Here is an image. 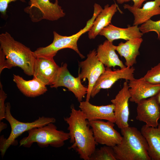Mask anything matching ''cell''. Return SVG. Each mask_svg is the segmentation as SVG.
I'll list each match as a JSON object with an SVG mask.
<instances>
[{
  "label": "cell",
  "instance_id": "4fadbf2b",
  "mask_svg": "<svg viewBox=\"0 0 160 160\" xmlns=\"http://www.w3.org/2000/svg\"><path fill=\"white\" fill-rule=\"evenodd\" d=\"M137 104L136 119L147 126L157 127L160 119V108L156 96L142 100Z\"/></svg>",
  "mask_w": 160,
  "mask_h": 160
},
{
  "label": "cell",
  "instance_id": "f1b7e54d",
  "mask_svg": "<svg viewBox=\"0 0 160 160\" xmlns=\"http://www.w3.org/2000/svg\"><path fill=\"white\" fill-rule=\"evenodd\" d=\"M5 68H8L5 56L1 49H0V74Z\"/></svg>",
  "mask_w": 160,
  "mask_h": 160
},
{
  "label": "cell",
  "instance_id": "5bb4252c",
  "mask_svg": "<svg viewBox=\"0 0 160 160\" xmlns=\"http://www.w3.org/2000/svg\"><path fill=\"white\" fill-rule=\"evenodd\" d=\"M59 67L55 63L54 57H36L33 76L45 85H51L59 70Z\"/></svg>",
  "mask_w": 160,
  "mask_h": 160
},
{
  "label": "cell",
  "instance_id": "603a6c76",
  "mask_svg": "<svg viewBox=\"0 0 160 160\" xmlns=\"http://www.w3.org/2000/svg\"><path fill=\"white\" fill-rule=\"evenodd\" d=\"M117 7L116 4L110 6L107 4L105 6L88 31V37L90 39H94L104 28L110 24L112 17L117 11Z\"/></svg>",
  "mask_w": 160,
  "mask_h": 160
},
{
  "label": "cell",
  "instance_id": "30bf717a",
  "mask_svg": "<svg viewBox=\"0 0 160 160\" xmlns=\"http://www.w3.org/2000/svg\"><path fill=\"white\" fill-rule=\"evenodd\" d=\"M60 87L68 88L74 94L79 102L82 101L87 93V87L82 84L79 76L75 77L71 74L66 63L63 64L60 67L52 84L50 85L51 88H57Z\"/></svg>",
  "mask_w": 160,
  "mask_h": 160
},
{
  "label": "cell",
  "instance_id": "f546056e",
  "mask_svg": "<svg viewBox=\"0 0 160 160\" xmlns=\"http://www.w3.org/2000/svg\"><path fill=\"white\" fill-rule=\"evenodd\" d=\"M131 0L133 1L134 2V4L132 6L134 7L140 8L143 3L146 0H116L117 2L119 4H122Z\"/></svg>",
  "mask_w": 160,
  "mask_h": 160
},
{
  "label": "cell",
  "instance_id": "9a60e30c",
  "mask_svg": "<svg viewBox=\"0 0 160 160\" xmlns=\"http://www.w3.org/2000/svg\"><path fill=\"white\" fill-rule=\"evenodd\" d=\"M128 85L131 96L129 100L137 104L142 100L156 95L160 91V84L149 83L143 77L129 81Z\"/></svg>",
  "mask_w": 160,
  "mask_h": 160
},
{
  "label": "cell",
  "instance_id": "83f0119b",
  "mask_svg": "<svg viewBox=\"0 0 160 160\" xmlns=\"http://www.w3.org/2000/svg\"><path fill=\"white\" fill-rule=\"evenodd\" d=\"M19 0L25 2V0H0V12L1 16L4 17L7 15V11L9 4L11 2Z\"/></svg>",
  "mask_w": 160,
  "mask_h": 160
},
{
  "label": "cell",
  "instance_id": "6da1fadb",
  "mask_svg": "<svg viewBox=\"0 0 160 160\" xmlns=\"http://www.w3.org/2000/svg\"><path fill=\"white\" fill-rule=\"evenodd\" d=\"M71 109L69 116L64 118L68 126L69 140L72 144L68 149L75 151L81 159L89 160L98 144L95 140L89 121L82 112L73 105Z\"/></svg>",
  "mask_w": 160,
  "mask_h": 160
},
{
  "label": "cell",
  "instance_id": "484cf974",
  "mask_svg": "<svg viewBox=\"0 0 160 160\" xmlns=\"http://www.w3.org/2000/svg\"><path fill=\"white\" fill-rule=\"evenodd\" d=\"M139 27L143 34L154 31L157 34L158 38L160 40V20L154 21L150 19L142 24Z\"/></svg>",
  "mask_w": 160,
  "mask_h": 160
},
{
  "label": "cell",
  "instance_id": "52a82bcc",
  "mask_svg": "<svg viewBox=\"0 0 160 160\" xmlns=\"http://www.w3.org/2000/svg\"><path fill=\"white\" fill-rule=\"evenodd\" d=\"M28 5L24 8V11L34 22L43 19L57 20L65 15L59 5L58 0H29Z\"/></svg>",
  "mask_w": 160,
  "mask_h": 160
},
{
  "label": "cell",
  "instance_id": "ffe728a7",
  "mask_svg": "<svg viewBox=\"0 0 160 160\" xmlns=\"http://www.w3.org/2000/svg\"><path fill=\"white\" fill-rule=\"evenodd\" d=\"M13 81L20 91L27 97H36L44 94L47 90L46 86L35 77L26 80L19 75L13 74Z\"/></svg>",
  "mask_w": 160,
  "mask_h": 160
},
{
  "label": "cell",
  "instance_id": "1f68e13d",
  "mask_svg": "<svg viewBox=\"0 0 160 160\" xmlns=\"http://www.w3.org/2000/svg\"><path fill=\"white\" fill-rule=\"evenodd\" d=\"M157 101L159 105L160 108V91L158 93V94L156 95Z\"/></svg>",
  "mask_w": 160,
  "mask_h": 160
},
{
  "label": "cell",
  "instance_id": "8992f818",
  "mask_svg": "<svg viewBox=\"0 0 160 160\" xmlns=\"http://www.w3.org/2000/svg\"><path fill=\"white\" fill-rule=\"evenodd\" d=\"M5 119L9 123L11 127V131L7 138H4L3 135L0 137V151L2 157L11 145L17 144L16 138L23 133L34 128L42 127L49 123H54L56 122V119L54 118L43 116L39 117L37 120L31 122L20 121L14 118L12 115L11 105L9 103L6 104Z\"/></svg>",
  "mask_w": 160,
  "mask_h": 160
},
{
  "label": "cell",
  "instance_id": "44dd1931",
  "mask_svg": "<svg viewBox=\"0 0 160 160\" xmlns=\"http://www.w3.org/2000/svg\"><path fill=\"white\" fill-rule=\"evenodd\" d=\"M140 131L147 142L148 152L151 160H160V123L156 127L145 124Z\"/></svg>",
  "mask_w": 160,
  "mask_h": 160
},
{
  "label": "cell",
  "instance_id": "2e32d148",
  "mask_svg": "<svg viewBox=\"0 0 160 160\" xmlns=\"http://www.w3.org/2000/svg\"><path fill=\"white\" fill-rule=\"evenodd\" d=\"M79 107L89 121L105 120L115 123L116 119L113 104L105 105H93L86 100L79 102Z\"/></svg>",
  "mask_w": 160,
  "mask_h": 160
},
{
  "label": "cell",
  "instance_id": "d6986e66",
  "mask_svg": "<svg viewBox=\"0 0 160 160\" xmlns=\"http://www.w3.org/2000/svg\"><path fill=\"white\" fill-rule=\"evenodd\" d=\"M116 46L111 42L106 40L99 45L97 52L99 60L106 67L110 68L118 66L121 68L126 66L119 58L116 54Z\"/></svg>",
  "mask_w": 160,
  "mask_h": 160
},
{
  "label": "cell",
  "instance_id": "e0dca14e",
  "mask_svg": "<svg viewBox=\"0 0 160 160\" xmlns=\"http://www.w3.org/2000/svg\"><path fill=\"white\" fill-rule=\"evenodd\" d=\"M123 7L133 15L134 20L133 25L142 24L153 16L160 15V0L147 2L141 8L134 7L128 4H124Z\"/></svg>",
  "mask_w": 160,
  "mask_h": 160
},
{
  "label": "cell",
  "instance_id": "d4e9b609",
  "mask_svg": "<svg viewBox=\"0 0 160 160\" xmlns=\"http://www.w3.org/2000/svg\"><path fill=\"white\" fill-rule=\"evenodd\" d=\"M143 77L145 81L149 83L160 84V63L151 68Z\"/></svg>",
  "mask_w": 160,
  "mask_h": 160
},
{
  "label": "cell",
  "instance_id": "277c9868",
  "mask_svg": "<svg viewBox=\"0 0 160 160\" xmlns=\"http://www.w3.org/2000/svg\"><path fill=\"white\" fill-rule=\"evenodd\" d=\"M53 123L44 126L35 127L28 131V135L20 141V146L30 148L33 143H36L41 148L50 145L59 148L63 146L65 141L69 140L68 133L57 129Z\"/></svg>",
  "mask_w": 160,
  "mask_h": 160
},
{
  "label": "cell",
  "instance_id": "4dcf8cb0",
  "mask_svg": "<svg viewBox=\"0 0 160 160\" xmlns=\"http://www.w3.org/2000/svg\"><path fill=\"white\" fill-rule=\"evenodd\" d=\"M7 125V124L4 123L1 121H0V132H1L3 129L6 128Z\"/></svg>",
  "mask_w": 160,
  "mask_h": 160
},
{
  "label": "cell",
  "instance_id": "4316f807",
  "mask_svg": "<svg viewBox=\"0 0 160 160\" xmlns=\"http://www.w3.org/2000/svg\"><path fill=\"white\" fill-rule=\"evenodd\" d=\"M7 97V95L3 90L2 85L0 82V121L5 118L6 105L4 101Z\"/></svg>",
  "mask_w": 160,
  "mask_h": 160
},
{
  "label": "cell",
  "instance_id": "7402d4cb",
  "mask_svg": "<svg viewBox=\"0 0 160 160\" xmlns=\"http://www.w3.org/2000/svg\"><path fill=\"white\" fill-rule=\"evenodd\" d=\"M143 41L141 38L131 39L125 43L121 42L116 46V50L125 60L126 67H131L136 63V59L140 55L139 49Z\"/></svg>",
  "mask_w": 160,
  "mask_h": 160
},
{
  "label": "cell",
  "instance_id": "ac0fdd59",
  "mask_svg": "<svg viewBox=\"0 0 160 160\" xmlns=\"http://www.w3.org/2000/svg\"><path fill=\"white\" fill-rule=\"evenodd\" d=\"M143 34L137 25L122 28L112 24H109L104 28L99 33L100 35L105 36L108 40L111 42L118 39L127 41L141 38Z\"/></svg>",
  "mask_w": 160,
  "mask_h": 160
},
{
  "label": "cell",
  "instance_id": "ba28073f",
  "mask_svg": "<svg viewBox=\"0 0 160 160\" xmlns=\"http://www.w3.org/2000/svg\"><path fill=\"white\" fill-rule=\"evenodd\" d=\"M79 65L81 71L78 76L83 81L86 79L88 84L86 100L89 101L93 87L101 75L105 71L104 65L99 60L97 51L94 49L87 55L84 60L80 62Z\"/></svg>",
  "mask_w": 160,
  "mask_h": 160
},
{
  "label": "cell",
  "instance_id": "3957f363",
  "mask_svg": "<svg viewBox=\"0 0 160 160\" xmlns=\"http://www.w3.org/2000/svg\"><path fill=\"white\" fill-rule=\"evenodd\" d=\"M121 130L122 139L113 147L117 160H151L147 142L140 131L129 126Z\"/></svg>",
  "mask_w": 160,
  "mask_h": 160
},
{
  "label": "cell",
  "instance_id": "9c48e42d",
  "mask_svg": "<svg viewBox=\"0 0 160 160\" xmlns=\"http://www.w3.org/2000/svg\"><path fill=\"white\" fill-rule=\"evenodd\" d=\"M89 123L97 144L113 147L121 142L122 136L114 129L115 123L96 120L89 121Z\"/></svg>",
  "mask_w": 160,
  "mask_h": 160
},
{
  "label": "cell",
  "instance_id": "7a4b0ae2",
  "mask_svg": "<svg viewBox=\"0 0 160 160\" xmlns=\"http://www.w3.org/2000/svg\"><path fill=\"white\" fill-rule=\"evenodd\" d=\"M0 49L4 55L8 68L18 67L29 76H33L36 57L33 52L15 40L7 32L0 35Z\"/></svg>",
  "mask_w": 160,
  "mask_h": 160
},
{
  "label": "cell",
  "instance_id": "8fae6325",
  "mask_svg": "<svg viewBox=\"0 0 160 160\" xmlns=\"http://www.w3.org/2000/svg\"><path fill=\"white\" fill-rule=\"evenodd\" d=\"M135 68L132 66L126 67L120 69L112 70L106 67L105 71L101 75L93 87L91 97L93 98L101 89L110 88L117 81L120 79L132 80L135 78L134 73Z\"/></svg>",
  "mask_w": 160,
  "mask_h": 160
},
{
  "label": "cell",
  "instance_id": "cb8c5ba5",
  "mask_svg": "<svg viewBox=\"0 0 160 160\" xmlns=\"http://www.w3.org/2000/svg\"><path fill=\"white\" fill-rule=\"evenodd\" d=\"M89 160H117L113 147L107 145L96 149Z\"/></svg>",
  "mask_w": 160,
  "mask_h": 160
},
{
  "label": "cell",
  "instance_id": "5b68a950",
  "mask_svg": "<svg viewBox=\"0 0 160 160\" xmlns=\"http://www.w3.org/2000/svg\"><path fill=\"white\" fill-rule=\"evenodd\" d=\"M101 10V9L98 7H94L92 17L87 21L85 27L75 34L70 36H63L54 31L53 40L52 43L45 47L37 48L33 52L35 57H54L59 50L68 48L73 50L81 58H84L85 57L79 50L77 41L82 35L89 30Z\"/></svg>",
  "mask_w": 160,
  "mask_h": 160
},
{
  "label": "cell",
  "instance_id": "7c38bea8",
  "mask_svg": "<svg viewBox=\"0 0 160 160\" xmlns=\"http://www.w3.org/2000/svg\"><path fill=\"white\" fill-rule=\"evenodd\" d=\"M127 80L124 82L122 89L111 102L114 105L115 123L121 129L129 126V101L131 97Z\"/></svg>",
  "mask_w": 160,
  "mask_h": 160
}]
</instances>
